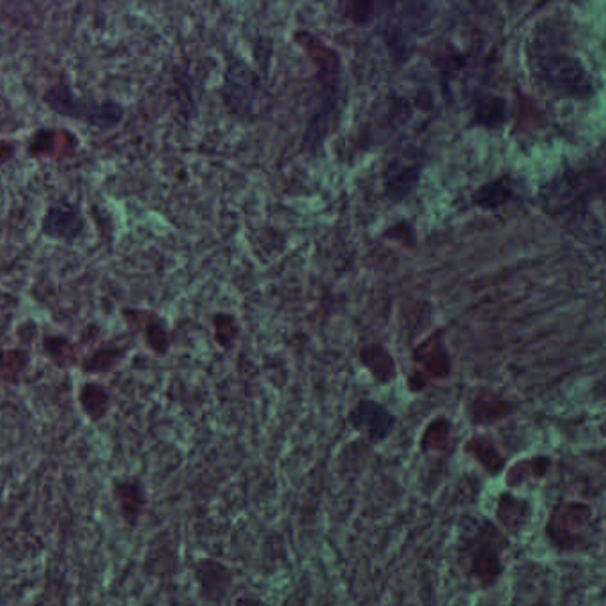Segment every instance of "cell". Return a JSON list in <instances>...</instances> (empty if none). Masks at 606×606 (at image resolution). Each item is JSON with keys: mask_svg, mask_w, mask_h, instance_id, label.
I'll return each mask as SVG.
<instances>
[{"mask_svg": "<svg viewBox=\"0 0 606 606\" xmlns=\"http://www.w3.org/2000/svg\"><path fill=\"white\" fill-rule=\"evenodd\" d=\"M541 210L578 239L594 236L596 206L606 205V180L596 171L560 172L540 188Z\"/></svg>", "mask_w": 606, "mask_h": 606, "instance_id": "1", "label": "cell"}, {"mask_svg": "<svg viewBox=\"0 0 606 606\" xmlns=\"http://www.w3.org/2000/svg\"><path fill=\"white\" fill-rule=\"evenodd\" d=\"M511 546L506 530L486 518H467L461 523L456 546L459 569L481 589L497 585L506 573V552Z\"/></svg>", "mask_w": 606, "mask_h": 606, "instance_id": "2", "label": "cell"}, {"mask_svg": "<svg viewBox=\"0 0 606 606\" xmlns=\"http://www.w3.org/2000/svg\"><path fill=\"white\" fill-rule=\"evenodd\" d=\"M592 509L585 504L568 502L554 507L544 529L549 546L557 554H588L596 546L599 530L594 525Z\"/></svg>", "mask_w": 606, "mask_h": 606, "instance_id": "3", "label": "cell"}, {"mask_svg": "<svg viewBox=\"0 0 606 606\" xmlns=\"http://www.w3.org/2000/svg\"><path fill=\"white\" fill-rule=\"evenodd\" d=\"M532 67L540 84L557 95L585 98L594 91L588 70L571 53L540 48L532 53Z\"/></svg>", "mask_w": 606, "mask_h": 606, "instance_id": "4", "label": "cell"}, {"mask_svg": "<svg viewBox=\"0 0 606 606\" xmlns=\"http://www.w3.org/2000/svg\"><path fill=\"white\" fill-rule=\"evenodd\" d=\"M194 577L197 585L201 589L202 597L208 603L224 602L233 583V573L225 564L213 559H201L194 564Z\"/></svg>", "mask_w": 606, "mask_h": 606, "instance_id": "5", "label": "cell"}, {"mask_svg": "<svg viewBox=\"0 0 606 606\" xmlns=\"http://www.w3.org/2000/svg\"><path fill=\"white\" fill-rule=\"evenodd\" d=\"M532 520V507L529 502L520 500V498H509L504 504L500 500L498 506V521L506 529V534L520 535L525 527Z\"/></svg>", "mask_w": 606, "mask_h": 606, "instance_id": "6", "label": "cell"}, {"mask_svg": "<svg viewBox=\"0 0 606 606\" xmlns=\"http://www.w3.org/2000/svg\"><path fill=\"white\" fill-rule=\"evenodd\" d=\"M516 185L511 177H500L497 182L487 183L479 188L473 196V202L484 210H497L515 199Z\"/></svg>", "mask_w": 606, "mask_h": 606, "instance_id": "7", "label": "cell"}, {"mask_svg": "<svg viewBox=\"0 0 606 606\" xmlns=\"http://www.w3.org/2000/svg\"><path fill=\"white\" fill-rule=\"evenodd\" d=\"M605 544H606V540H605Z\"/></svg>", "mask_w": 606, "mask_h": 606, "instance_id": "8", "label": "cell"}]
</instances>
